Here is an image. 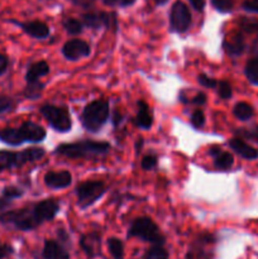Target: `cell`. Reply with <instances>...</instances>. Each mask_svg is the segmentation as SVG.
<instances>
[{
  "label": "cell",
  "mask_w": 258,
  "mask_h": 259,
  "mask_svg": "<svg viewBox=\"0 0 258 259\" xmlns=\"http://www.w3.org/2000/svg\"><path fill=\"white\" fill-rule=\"evenodd\" d=\"M46 138V131L43 126L33 123L24 121L18 128H4L0 129V142L8 146L18 147L20 144L29 142V143H39Z\"/></svg>",
  "instance_id": "6da1fadb"
},
{
  "label": "cell",
  "mask_w": 258,
  "mask_h": 259,
  "mask_svg": "<svg viewBox=\"0 0 258 259\" xmlns=\"http://www.w3.org/2000/svg\"><path fill=\"white\" fill-rule=\"evenodd\" d=\"M110 144L106 142L81 141L75 143H63L56 148V153L68 158H89L108 153Z\"/></svg>",
  "instance_id": "7a4b0ae2"
},
{
  "label": "cell",
  "mask_w": 258,
  "mask_h": 259,
  "mask_svg": "<svg viewBox=\"0 0 258 259\" xmlns=\"http://www.w3.org/2000/svg\"><path fill=\"white\" fill-rule=\"evenodd\" d=\"M0 223L5 227H10L19 232H29L40 225L33 206L18 210H7L0 214Z\"/></svg>",
  "instance_id": "3957f363"
},
{
  "label": "cell",
  "mask_w": 258,
  "mask_h": 259,
  "mask_svg": "<svg viewBox=\"0 0 258 259\" xmlns=\"http://www.w3.org/2000/svg\"><path fill=\"white\" fill-rule=\"evenodd\" d=\"M109 119V104L105 100H95L88 104L81 114V124L86 131L96 133Z\"/></svg>",
  "instance_id": "277c9868"
},
{
  "label": "cell",
  "mask_w": 258,
  "mask_h": 259,
  "mask_svg": "<svg viewBox=\"0 0 258 259\" xmlns=\"http://www.w3.org/2000/svg\"><path fill=\"white\" fill-rule=\"evenodd\" d=\"M45 154V149L37 148V147L27 148L22 152L0 151V171L19 168L29 162L39 161Z\"/></svg>",
  "instance_id": "5b68a950"
},
{
  "label": "cell",
  "mask_w": 258,
  "mask_h": 259,
  "mask_svg": "<svg viewBox=\"0 0 258 259\" xmlns=\"http://www.w3.org/2000/svg\"><path fill=\"white\" fill-rule=\"evenodd\" d=\"M128 238H139L143 242H148L157 245H163L166 242L163 234L157 227L156 223L146 217L137 218L132 223L128 230Z\"/></svg>",
  "instance_id": "8992f818"
},
{
  "label": "cell",
  "mask_w": 258,
  "mask_h": 259,
  "mask_svg": "<svg viewBox=\"0 0 258 259\" xmlns=\"http://www.w3.org/2000/svg\"><path fill=\"white\" fill-rule=\"evenodd\" d=\"M40 114L45 116V119L50 123V125L55 131L60 132V133H66L72 126L70 113L65 108L46 104V105L40 106Z\"/></svg>",
  "instance_id": "52a82bcc"
},
{
  "label": "cell",
  "mask_w": 258,
  "mask_h": 259,
  "mask_svg": "<svg viewBox=\"0 0 258 259\" xmlns=\"http://www.w3.org/2000/svg\"><path fill=\"white\" fill-rule=\"evenodd\" d=\"M106 192V186L100 181H85L76 187L78 206L81 209L91 206L94 202L103 197Z\"/></svg>",
  "instance_id": "ba28073f"
},
{
  "label": "cell",
  "mask_w": 258,
  "mask_h": 259,
  "mask_svg": "<svg viewBox=\"0 0 258 259\" xmlns=\"http://www.w3.org/2000/svg\"><path fill=\"white\" fill-rule=\"evenodd\" d=\"M215 237L211 234H200L192 240L185 259H214Z\"/></svg>",
  "instance_id": "9c48e42d"
},
{
  "label": "cell",
  "mask_w": 258,
  "mask_h": 259,
  "mask_svg": "<svg viewBox=\"0 0 258 259\" xmlns=\"http://www.w3.org/2000/svg\"><path fill=\"white\" fill-rule=\"evenodd\" d=\"M191 23V13L187 5L180 0L174 3L169 13V29L175 33H185L190 29Z\"/></svg>",
  "instance_id": "30bf717a"
},
{
  "label": "cell",
  "mask_w": 258,
  "mask_h": 259,
  "mask_svg": "<svg viewBox=\"0 0 258 259\" xmlns=\"http://www.w3.org/2000/svg\"><path fill=\"white\" fill-rule=\"evenodd\" d=\"M83 24L91 29H100L105 27L108 29H113L114 32L118 30V20L114 13H86L82 15Z\"/></svg>",
  "instance_id": "8fae6325"
},
{
  "label": "cell",
  "mask_w": 258,
  "mask_h": 259,
  "mask_svg": "<svg viewBox=\"0 0 258 259\" xmlns=\"http://www.w3.org/2000/svg\"><path fill=\"white\" fill-rule=\"evenodd\" d=\"M91 50L88 42L82 39H71L62 47V53L67 60L77 61L90 55Z\"/></svg>",
  "instance_id": "7c38bea8"
},
{
  "label": "cell",
  "mask_w": 258,
  "mask_h": 259,
  "mask_svg": "<svg viewBox=\"0 0 258 259\" xmlns=\"http://www.w3.org/2000/svg\"><path fill=\"white\" fill-rule=\"evenodd\" d=\"M33 207H34L35 215H37L40 224L45 222H50V220L55 219V217L58 214V211H60V204L53 199L43 200V201L33 205Z\"/></svg>",
  "instance_id": "4fadbf2b"
},
{
  "label": "cell",
  "mask_w": 258,
  "mask_h": 259,
  "mask_svg": "<svg viewBox=\"0 0 258 259\" xmlns=\"http://www.w3.org/2000/svg\"><path fill=\"white\" fill-rule=\"evenodd\" d=\"M71 182H72V176L68 171H50L45 175V184L50 189H65L70 186Z\"/></svg>",
  "instance_id": "5bb4252c"
},
{
  "label": "cell",
  "mask_w": 258,
  "mask_h": 259,
  "mask_svg": "<svg viewBox=\"0 0 258 259\" xmlns=\"http://www.w3.org/2000/svg\"><path fill=\"white\" fill-rule=\"evenodd\" d=\"M17 23V22H15ZM23 32L28 34L32 38H37V39H45L50 35V28L46 23L40 22V20H32V22L25 23H17Z\"/></svg>",
  "instance_id": "9a60e30c"
},
{
  "label": "cell",
  "mask_w": 258,
  "mask_h": 259,
  "mask_svg": "<svg viewBox=\"0 0 258 259\" xmlns=\"http://www.w3.org/2000/svg\"><path fill=\"white\" fill-rule=\"evenodd\" d=\"M80 245L89 258H95L100 253V235L98 233H89L82 235Z\"/></svg>",
  "instance_id": "2e32d148"
},
{
  "label": "cell",
  "mask_w": 258,
  "mask_h": 259,
  "mask_svg": "<svg viewBox=\"0 0 258 259\" xmlns=\"http://www.w3.org/2000/svg\"><path fill=\"white\" fill-rule=\"evenodd\" d=\"M43 259H70V253L58 242L47 239L42 250Z\"/></svg>",
  "instance_id": "e0dca14e"
},
{
  "label": "cell",
  "mask_w": 258,
  "mask_h": 259,
  "mask_svg": "<svg viewBox=\"0 0 258 259\" xmlns=\"http://www.w3.org/2000/svg\"><path fill=\"white\" fill-rule=\"evenodd\" d=\"M48 72H50L48 63L46 61H38L28 67L27 73H25V81L27 83H37L39 82V78L47 75Z\"/></svg>",
  "instance_id": "ac0fdd59"
},
{
  "label": "cell",
  "mask_w": 258,
  "mask_h": 259,
  "mask_svg": "<svg viewBox=\"0 0 258 259\" xmlns=\"http://www.w3.org/2000/svg\"><path fill=\"white\" fill-rule=\"evenodd\" d=\"M134 123H136V125L138 128L144 129V131L152 128L153 115H152V111L149 109V106L144 101H138V113H137L136 119H134Z\"/></svg>",
  "instance_id": "d6986e66"
},
{
  "label": "cell",
  "mask_w": 258,
  "mask_h": 259,
  "mask_svg": "<svg viewBox=\"0 0 258 259\" xmlns=\"http://www.w3.org/2000/svg\"><path fill=\"white\" fill-rule=\"evenodd\" d=\"M223 46H224V50L227 51L228 55L233 56V57L239 56L240 53H243V51H244L245 48L244 39H243L242 35L238 34V33H233V34L227 35Z\"/></svg>",
  "instance_id": "ffe728a7"
},
{
  "label": "cell",
  "mask_w": 258,
  "mask_h": 259,
  "mask_svg": "<svg viewBox=\"0 0 258 259\" xmlns=\"http://www.w3.org/2000/svg\"><path fill=\"white\" fill-rule=\"evenodd\" d=\"M229 146L235 153L239 154L240 157L245 159H255L258 157V151L249 144L242 141V138H233L229 141Z\"/></svg>",
  "instance_id": "44dd1931"
},
{
  "label": "cell",
  "mask_w": 258,
  "mask_h": 259,
  "mask_svg": "<svg viewBox=\"0 0 258 259\" xmlns=\"http://www.w3.org/2000/svg\"><path fill=\"white\" fill-rule=\"evenodd\" d=\"M212 158H214V166L217 167L218 169H220V171H227V169H229L230 167L233 166V163H234V158H233L232 154L228 153V152L220 151L219 153H218L217 156L212 157Z\"/></svg>",
  "instance_id": "7402d4cb"
},
{
  "label": "cell",
  "mask_w": 258,
  "mask_h": 259,
  "mask_svg": "<svg viewBox=\"0 0 258 259\" xmlns=\"http://www.w3.org/2000/svg\"><path fill=\"white\" fill-rule=\"evenodd\" d=\"M108 249L113 259H124V245L123 242L118 238H109Z\"/></svg>",
  "instance_id": "603a6c76"
},
{
  "label": "cell",
  "mask_w": 258,
  "mask_h": 259,
  "mask_svg": "<svg viewBox=\"0 0 258 259\" xmlns=\"http://www.w3.org/2000/svg\"><path fill=\"white\" fill-rule=\"evenodd\" d=\"M233 113L239 120H248L253 116V108L247 103H238L233 109Z\"/></svg>",
  "instance_id": "cb8c5ba5"
},
{
  "label": "cell",
  "mask_w": 258,
  "mask_h": 259,
  "mask_svg": "<svg viewBox=\"0 0 258 259\" xmlns=\"http://www.w3.org/2000/svg\"><path fill=\"white\" fill-rule=\"evenodd\" d=\"M62 24L66 32L71 35L80 34L82 32L83 24L78 19H75V18H66Z\"/></svg>",
  "instance_id": "d4e9b609"
},
{
  "label": "cell",
  "mask_w": 258,
  "mask_h": 259,
  "mask_svg": "<svg viewBox=\"0 0 258 259\" xmlns=\"http://www.w3.org/2000/svg\"><path fill=\"white\" fill-rule=\"evenodd\" d=\"M245 76L254 85H258V57L248 61L245 66Z\"/></svg>",
  "instance_id": "484cf974"
},
{
  "label": "cell",
  "mask_w": 258,
  "mask_h": 259,
  "mask_svg": "<svg viewBox=\"0 0 258 259\" xmlns=\"http://www.w3.org/2000/svg\"><path fill=\"white\" fill-rule=\"evenodd\" d=\"M143 259H168V252L162 245L153 244L147 250Z\"/></svg>",
  "instance_id": "4316f807"
},
{
  "label": "cell",
  "mask_w": 258,
  "mask_h": 259,
  "mask_svg": "<svg viewBox=\"0 0 258 259\" xmlns=\"http://www.w3.org/2000/svg\"><path fill=\"white\" fill-rule=\"evenodd\" d=\"M43 85L42 83H27V88L24 90V96L25 98L30 99V100H35L40 96V93H42Z\"/></svg>",
  "instance_id": "83f0119b"
},
{
  "label": "cell",
  "mask_w": 258,
  "mask_h": 259,
  "mask_svg": "<svg viewBox=\"0 0 258 259\" xmlns=\"http://www.w3.org/2000/svg\"><path fill=\"white\" fill-rule=\"evenodd\" d=\"M240 28L247 33H258V20L253 18H242L239 22Z\"/></svg>",
  "instance_id": "f1b7e54d"
},
{
  "label": "cell",
  "mask_w": 258,
  "mask_h": 259,
  "mask_svg": "<svg viewBox=\"0 0 258 259\" xmlns=\"http://www.w3.org/2000/svg\"><path fill=\"white\" fill-rule=\"evenodd\" d=\"M212 7L220 13H229L232 12L233 7H234V2L233 0H210Z\"/></svg>",
  "instance_id": "f546056e"
},
{
  "label": "cell",
  "mask_w": 258,
  "mask_h": 259,
  "mask_svg": "<svg viewBox=\"0 0 258 259\" xmlns=\"http://www.w3.org/2000/svg\"><path fill=\"white\" fill-rule=\"evenodd\" d=\"M232 86L228 81H220L218 82V95L220 96L222 99L227 100V99L232 98Z\"/></svg>",
  "instance_id": "4dcf8cb0"
},
{
  "label": "cell",
  "mask_w": 258,
  "mask_h": 259,
  "mask_svg": "<svg viewBox=\"0 0 258 259\" xmlns=\"http://www.w3.org/2000/svg\"><path fill=\"white\" fill-rule=\"evenodd\" d=\"M235 133L239 137H242V138L258 141V126H253V128H240Z\"/></svg>",
  "instance_id": "1f68e13d"
},
{
  "label": "cell",
  "mask_w": 258,
  "mask_h": 259,
  "mask_svg": "<svg viewBox=\"0 0 258 259\" xmlns=\"http://www.w3.org/2000/svg\"><path fill=\"white\" fill-rule=\"evenodd\" d=\"M190 120H191V125L194 126V128H202L205 124V115L204 113H202V110H200V109L195 110L194 113L191 114V119H190Z\"/></svg>",
  "instance_id": "d6a6232c"
},
{
  "label": "cell",
  "mask_w": 258,
  "mask_h": 259,
  "mask_svg": "<svg viewBox=\"0 0 258 259\" xmlns=\"http://www.w3.org/2000/svg\"><path fill=\"white\" fill-rule=\"evenodd\" d=\"M13 108H14V101H13V99H10L9 96L0 95V115L10 111Z\"/></svg>",
  "instance_id": "836d02e7"
},
{
  "label": "cell",
  "mask_w": 258,
  "mask_h": 259,
  "mask_svg": "<svg viewBox=\"0 0 258 259\" xmlns=\"http://www.w3.org/2000/svg\"><path fill=\"white\" fill-rule=\"evenodd\" d=\"M157 164V157L154 154H147V156L143 157L142 159V168L146 169V171H149V169H153Z\"/></svg>",
  "instance_id": "e575fe53"
},
{
  "label": "cell",
  "mask_w": 258,
  "mask_h": 259,
  "mask_svg": "<svg viewBox=\"0 0 258 259\" xmlns=\"http://www.w3.org/2000/svg\"><path fill=\"white\" fill-rule=\"evenodd\" d=\"M197 81H199L200 85L204 86V88H207V89H214L215 86H218L217 81H215L214 78L206 76L205 73H201V75H199V77H197Z\"/></svg>",
  "instance_id": "d590c367"
},
{
  "label": "cell",
  "mask_w": 258,
  "mask_h": 259,
  "mask_svg": "<svg viewBox=\"0 0 258 259\" xmlns=\"http://www.w3.org/2000/svg\"><path fill=\"white\" fill-rule=\"evenodd\" d=\"M14 253V248L10 244H7V243L0 242V259H5Z\"/></svg>",
  "instance_id": "8d00e7d4"
},
{
  "label": "cell",
  "mask_w": 258,
  "mask_h": 259,
  "mask_svg": "<svg viewBox=\"0 0 258 259\" xmlns=\"http://www.w3.org/2000/svg\"><path fill=\"white\" fill-rule=\"evenodd\" d=\"M243 9L247 12L258 13V0H245L243 3Z\"/></svg>",
  "instance_id": "74e56055"
},
{
  "label": "cell",
  "mask_w": 258,
  "mask_h": 259,
  "mask_svg": "<svg viewBox=\"0 0 258 259\" xmlns=\"http://www.w3.org/2000/svg\"><path fill=\"white\" fill-rule=\"evenodd\" d=\"M71 2L75 5H77V7L82 8V9H89V8L94 7L95 0H71Z\"/></svg>",
  "instance_id": "f35d334b"
},
{
  "label": "cell",
  "mask_w": 258,
  "mask_h": 259,
  "mask_svg": "<svg viewBox=\"0 0 258 259\" xmlns=\"http://www.w3.org/2000/svg\"><path fill=\"white\" fill-rule=\"evenodd\" d=\"M191 103L195 104V105H204L206 103V95L204 93H199L191 99Z\"/></svg>",
  "instance_id": "ab89813d"
},
{
  "label": "cell",
  "mask_w": 258,
  "mask_h": 259,
  "mask_svg": "<svg viewBox=\"0 0 258 259\" xmlns=\"http://www.w3.org/2000/svg\"><path fill=\"white\" fill-rule=\"evenodd\" d=\"M8 65H9V60H8V57L5 55H3V53H0V75H3V73L7 71Z\"/></svg>",
  "instance_id": "60d3db41"
},
{
  "label": "cell",
  "mask_w": 258,
  "mask_h": 259,
  "mask_svg": "<svg viewBox=\"0 0 258 259\" xmlns=\"http://www.w3.org/2000/svg\"><path fill=\"white\" fill-rule=\"evenodd\" d=\"M190 4L192 5V8H194L195 10H197V12H201V10H204L205 8V0H189Z\"/></svg>",
  "instance_id": "b9f144b4"
},
{
  "label": "cell",
  "mask_w": 258,
  "mask_h": 259,
  "mask_svg": "<svg viewBox=\"0 0 258 259\" xmlns=\"http://www.w3.org/2000/svg\"><path fill=\"white\" fill-rule=\"evenodd\" d=\"M134 3H136V0H116V4L119 5V7H131V5H133Z\"/></svg>",
  "instance_id": "7bdbcfd3"
},
{
  "label": "cell",
  "mask_w": 258,
  "mask_h": 259,
  "mask_svg": "<svg viewBox=\"0 0 258 259\" xmlns=\"http://www.w3.org/2000/svg\"><path fill=\"white\" fill-rule=\"evenodd\" d=\"M121 119H123L121 114L119 113L118 110L114 111V114H113V123H114V125H118V124L121 121Z\"/></svg>",
  "instance_id": "ee69618b"
},
{
  "label": "cell",
  "mask_w": 258,
  "mask_h": 259,
  "mask_svg": "<svg viewBox=\"0 0 258 259\" xmlns=\"http://www.w3.org/2000/svg\"><path fill=\"white\" fill-rule=\"evenodd\" d=\"M105 5H109V7H113V5L116 4V0H101Z\"/></svg>",
  "instance_id": "f6af8a7d"
},
{
  "label": "cell",
  "mask_w": 258,
  "mask_h": 259,
  "mask_svg": "<svg viewBox=\"0 0 258 259\" xmlns=\"http://www.w3.org/2000/svg\"><path fill=\"white\" fill-rule=\"evenodd\" d=\"M142 144H143V139H142V138H139V141L137 142V146H136V148H137V152H141Z\"/></svg>",
  "instance_id": "bcb514c9"
},
{
  "label": "cell",
  "mask_w": 258,
  "mask_h": 259,
  "mask_svg": "<svg viewBox=\"0 0 258 259\" xmlns=\"http://www.w3.org/2000/svg\"><path fill=\"white\" fill-rule=\"evenodd\" d=\"M154 2H156L157 5H164L168 0H154Z\"/></svg>",
  "instance_id": "7dc6e473"
}]
</instances>
